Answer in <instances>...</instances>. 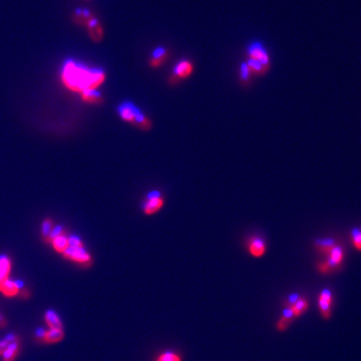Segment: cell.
<instances>
[{"label":"cell","mask_w":361,"mask_h":361,"mask_svg":"<svg viewBox=\"0 0 361 361\" xmlns=\"http://www.w3.org/2000/svg\"><path fill=\"white\" fill-rule=\"evenodd\" d=\"M60 81L68 91L82 95L98 91L106 82V72L101 68H89L75 60L68 59L61 68Z\"/></svg>","instance_id":"6da1fadb"},{"label":"cell","mask_w":361,"mask_h":361,"mask_svg":"<svg viewBox=\"0 0 361 361\" xmlns=\"http://www.w3.org/2000/svg\"><path fill=\"white\" fill-rule=\"evenodd\" d=\"M76 23L85 26L88 29L89 35L94 42H101L105 36V30L100 20L88 9H77L74 13Z\"/></svg>","instance_id":"7a4b0ae2"},{"label":"cell","mask_w":361,"mask_h":361,"mask_svg":"<svg viewBox=\"0 0 361 361\" xmlns=\"http://www.w3.org/2000/svg\"><path fill=\"white\" fill-rule=\"evenodd\" d=\"M62 256L77 264L83 266H91L93 264V258L91 254L86 250L85 246H69V248L62 254Z\"/></svg>","instance_id":"3957f363"},{"label":"cell","mask_w":361,"mask_h":361,"mask_svg":"<svg viewBox=\"0 0 361 361\" xmlns=\"http://www.w3.org/2000/svg\"><path fill=\"white\" fill-rule=\"evenodd\" d=\"M164 198L161 192L152 191L148 194L146 200L143 201L141 205V210L143 214L147 216H152L157 214L160 210H162L164 206Z\"/></svg>","instance_id":"277c9868"},{"label":"cell","mask_w":361,"mask_h":361,"mask_svg":"<svg viewBox=\"0 0 361 361\" xmlns=\"http://www.w3.org/2000/svg\"><path fill=\"white\" fill-rule=\"evenodd\" d=\"M248 55H249V59L259 62L269 68V66H270L269 54L261 42L257 41V42H253L252 44H250V46L248 48Z\"/></svg>","instance_id":"5b68a950"},{"label":"cell","mask_w":361,"mask_h":361,"mask_svg":"<svg viewBox=\"0 0 361 361\" xmlns=\"http://www.w3.org/2000/svg\"><path fill=\"white\" fill-rule=\"evenodd\" d=\"M193 70H194L193 63L187 59H183L175 65L173 69V74L176 79L184 80L189 78L193 74Z\"/></svg>","instance_id":"8992f818"},{"label":"cell","mask_w":361,"mask_h":361,"mask_svg":"<svg viewBox=\"0 0 361 361\" xmlns=\"http://www.w3.org/2000/svg\"><path fill=\"white\" fill-rule=\"evenodd\" d=\"M331 304H332V294L329 289H323L319 296V308L322 316L325 319L330 318L331 315Z\"/></svg>","instance_id":"52a82bcc"},{"label":"cell","mask_w":361,"mask_h":361,"mask_svg":"<svg viewBox=\"0 0 361 361\" xmlns=\"http://www.w3.org/2000/svg\"><path fill=\"white\" fill-rule=\"evenodd\" d=\"M248 251L255 258L262 257L266 253L265 241L257 236L250 238L248 242Z\"/></svg>","instance_id":"ba28073f"},{"label":"cell","mask_w":361,"mask_h":361,"mask_svg":"<svg viewBox=\"0 0 361 361\" xmlns=\"http://www.w3.org/2000/svg\"><path fill=\"white\" fill-rule=\"evenodd\" d=\"M327 256H328L327 263L329 267L331 268V270H335L342 264L344 259V252L340 246L335 245L327 254Z\"/></svg>","instance_id":"9c48e42d"},{"label":"cell","mask_w":361,"mask_h":361,"mask_svg":"<svg viewBox=\"0 0 361 361\" xmlns=\"http://www.w3.org/2000/svg\"><path fill=\"white\" fill-rule=\"evenodd\" d=\"M11 260L6 255L0 256V287L9 279V274L11 270Z\"/></svg>","instance_id":"30bf717a"},{"label":"cell","mask_w":361,"mask_h":361,"mask_svg":"<svg viewBox=\"0 0 361 361\" xmlns=\"http://www.w3.org/2000/svg\"><path fill=\"white\" fill-rule=\"evenodd\" d=\"M20 350V342H19V338L13 340L12 342H10L7 346V348L3 351L1 357L3 361H14L19 353Z\"/></svg>","instance_id":"8fae6325"},{"label":"cell","mask_w":361,"mask_h":361,"mask_svg":"<svg viewBox=\"0 0 361 361\" xmlns=\"http://www.w3.org/2000/svg\"><path fill=\"white\" fill-rule=\"evenodd\" d=\"M0 292H1L5 297L11 298L15 297L19 294V289L17 287L16 280H11L10 278L7 279L0 287Z\"/></svg>","instance_id":"7c38bea8"},{"label":"cell","mask_w":361,"mask_h":361,"mask_svg":"<svg viewBox=\"0 0 361 361\" xmlns=\"http://www.w3.org/2000/svg\"><path fill=\"white\" fill-rule=\"evenodd\" d=\"M44 320L49 329H63V324L54 310H46L44 314Z\"/></svg>","instance_id":"4fadbf2b"},{"label":"cell","mask_w":361,"mask_h":361,"mask_svg":"<svg viewBox=\"0 0 361 361\" xmlns=\"http://www.w3.org/2000/svg\"><path fill=\"white\" fill-rule=\"evenodd\" d=\"M167 56H168V50L165 47L163 46L157 47L152 53V57L150 59V65L152 67H158L162 65L166 60Z\"/></svg>","instance_id":"5bb4252c"},{"label":"cell","mask_w":361,"mask_h":361,"mask_svg":"<svg viewBox=\"0 0 361 361\" xmlns=\"http://www.w3.org/2000/svg\"><path fill=\"white\" fill-rule=\"evenodd\" d=\"M63 337L64 332L62 329H48L45 331V334L41 340L47 344H54L61 341Z\"/></svg>","instance_id":"9a60e30c"},{"label":"cell","mask_w":361,"mask_h":361,"mask_svg":"<svg viewBox=\"0 0 361 361\" xmlns=\"http://www.w3.org/2000/svg\"><path fill=\"white\" fill-rule=\"evenodd\" d=\"M81 97H82V100L89 105H101L104 103L103 97L101 96V94L98 91L84 93L81 95Z\"/></svg>","instance_id":"2e32d148"},{"label":"cell","mask_w":361,"mask_h":361,"mask_svg":"<svg viewBox=\"0 0 361 361\" xmlns=\"http://www.w3.org/2000/svg\"><path fill=\"white\" fill-rule=\"evenodd\" d=\"M291 309L293 316H300L302 313H304L308 309V302L306 299L300 297L293 305L289 307Z\"/></svg>","instance_id":"e0dca14e"},{"label":"cell","mask_w":361,"mask_h":361,"mask_svg":"<svg viewBox=\"0 0 361 361\" xmlns=\"http://www.w3.org/2000/svg\"><path fill=\"white\" fill-rule=\"evenodd\" d=\"M350 238L354 249L361 252V228H353L350 232Z\"/></svg>","instance_id":"ac0fdd59"},{"label":"cell","mask_w":361,"mask_h":361,"mask_svg":"<svg viewBox=\"0 0 361 361\" xmlns=\"http://www.w3.org/2000/svg\"><path fill=\"white\" fill-rule=\"evenodd\" d=\"M334 246H335V243L332 239H321V240L316 241L317 249H319L322 253H324L326 255L330 252V250Z\"/></svg>","instance_id":"d6986e66"},{"label":"cell","mask_w":361,"mask_h":361,"mask_svg":"<svg viewBox=\"0 0 361 361\" xmlns=\"http://www.w3.org/2000/svg\"><path fill=\"white\" fill-rule=\"evenodd\" d=\"M156 361H182V360L179 354L172 351H167L160 354Z\"/></svg>","instance_id":"ffe728a7"},{"label":"cell","mask_w":361,"mask_h":361,"mask_svg":"<svg viewBox=\"0 0 361 361\" xmlns=\"http://www.w3.org/2000/svg\"><path fill=\"white\" fill-rule=\"evenodd\" d=\"M17 338H18V336H17L16 334H14V333H9V334H8V335H6V336H5L2 340H0V356L2 355L3 351L7 348L8 344H9L10 342H12L13 340L17 339Z\"/></svg>","instance_id":"44dd1931"},{"label":"cell","mask_w":361,"mask_h":361,"mask_svg":"<svg viewBox=\"0 0 361 361\" xmlns=\"http://www.w3.org/2000/svg\"><path fill=\"white\" fill-rule=\"evenodd\" d=\"M251 75V70L249 68V66L247 65V63H242L241 65V78L244 81H247L250 78Z\"/></svg>","instance_id":"7402d4cb"},{"label":"cell","mask_w":361,"mask_h":361,"mask_svg":"<svg viewBox=\"0 0 361 361\" xmlns=\"http://www.w3.org/2000/svg\"><path fill=\"white\" fill-rule=\"evenodd\" d=\"M290 319H287V318H285V317H283V319L282 320H280V322H279V324H278V329L279 330H284V329H286L287 327H288V325H289V323H290Z\"/></svg>","instance_id":"603a6c76"},{"label":"cell","mask_w":361,"mask_h":361,"mask_svg":"<svg viewBox=\"0 0 361 361\" xmlns=\"http://www.w3.org/2000/svg\"><path fill=\"white\" fill-rule=\"evenodd\" d=\"M319 269H320V271H321L322 273H328V272H330V271H331V268L329 267V265H328V263H327V262L320 264Z\"/></svg>","instance_id":"cb8c5ba5"},{"label":"cell","mask_w":361,"mask_h":361,"mask_svg":"<svg viewBox=\"0 0 361 361\" xmlns=\"http://www.w3.org/2000/svg\"><path fill=\"white\" fill-rule=\"evenodd\" d=\"M299 298H300V296L298 294H292V295L289 296L288 301H289V303H290L291 305H293Z\"/></svg>","instance_id":"d4e9b609"},{"label":"cell","mask_w":361,"mask_h":361,"mask_svg":"<svg viewBox=\"0 0 361 361\" xmlns=\"http://www.w3.org/2000/svg\"><path fill=\"white\" fill-rule=\"evenodd\" d=\"M45 329H43V328H38L36 331H35V336L37 337V338H39V339H42L43 338V336H44V334H45Z\"/></svg>","instance_id":"484cf974"},{"label":"cell","mask_w":361,"mask_h":361,"mask_svg":"<svg viewBox=\"0 0 361 361\" xmlns=\"http://www.w3.org/2000/svg\"><path fill=\"white\" fill-rule=\"evenodd\" d=\"M7 325V321L5 319V317L0 313V328H5Z\"/></svg>","instance_id":"4316f807"}]
</instances>
